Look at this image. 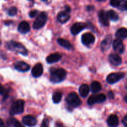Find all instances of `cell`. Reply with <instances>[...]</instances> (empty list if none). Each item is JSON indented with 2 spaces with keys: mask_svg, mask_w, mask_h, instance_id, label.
I'll list each match as a JSON object with an SVG mask.
<instances>
[{
  "mask_svg": "<svg viewBox=\"0 0 127 127\" xmlns=\"http://www.w3.org/2000/svg\"><path fill=\"white\" fill-rule=\"evenodd\" d=\"M66 71L62 68L53 69L51 71L50 80L53 83H59L63 81L66 78Z\"/></svg>",
  "mask_w": 127,
  "mask_h": 127,
  "instance_id": "6da1fadb",
  "label": "cell"
},
{
  "mask_svg": "<svg viewBox=\"0 0 127 127\" xmlns=\"http://www.w3.org/2000/svg\"><path fill=\"white\" fill-rule=\"evenodd\" d=\"M6 47L10 50L16 52V53H20L23 55H27L28 53L27 49L23 45L15 41H10V42H7Z\"/></svg>",
  "mask_w": 127,
  "mask_h": 127,
  "instance_id": "7a4b0ae2",
  "label": "cell"
},
{
  "mask_svg": "<svg viewBox=\"0 0 127 127\" xmlns=\"http://www.w3.org/2000/svg\"><path fill=\"white\" fill-rule=\"evenodd\" d=\"M24 110V101L22 100H18L14 102L11 105L9 110V114L11 115L22 114Z\"/></svg>",
  "mask_w": 127,
  "mask_h": 127,
  "instance_id": "3957f363",
  "label": "cell"
},
{
  "mask_svg": "<svg viewBox=\"0 0 127 127\" xmlns=\"http://www.w3.org/2000/svg\"><path fill=\"white\" fill-rule=\"evenodd\" d=\"M66 102L69 106L72 107H76L81 104L82 102L76 93H71L67 96Z\"/></svg>",
  "mask_w": 127,
  "mask_h": 127,
  "instance_id": "277c9868",
  "label": "cell"
},
{
  "mask_svg": "<svg viewBox=\"0 0 127 127\" xmlns=\"http://www.w3.org/2000/svg\"><path fill=\"white\" fill-rule=\"evenodd\" d=\"M47 21V14L46 12H42L40 14L35 20L33 24V27L35 29H39L45 26Z\"/></svg>",
  "mask_w": 127,
  "mask_h": 127,
  "instance_id": "5b68a950",
  "label": "cell"
},
{
  "mask_svg": "<svg viewBox=\"0 0 127 127\" xmlns=\"http://www.w3.org/2000/svg\"><path fill=\"white\" fill-rule=\"evenodd\" d=\"M125 76V74L122 72H118V73H110V74L107 77L106 81L109 84H115L117 83L118 81L122 79Z\"/></svg>",
  "mask_w": 127,
  "mask_h": 127,
  "instance_id": "8992f818",
  "label": "cell"
},
{
  "mask_svg": "<svg viewBox=\"0 0 127 127\" xmlns=\"http://www.w3.org/2000/svg\"><path fill=\"white\" fill-rule=\"evenodd\" d=\"M106 100V96L104 94H99L97 95H91L88 100V104L89 105H93L96 103H102Z\"/></svg>",
  "mask_w": 127,
  "mask_h": 127,
  "instance_id": "52a82bcc",
  "label": "cell"
},
{
  "mask_svg": "<svg viewBox=\"0 0 127 127\" xmlns=\"http://www.w3.org/2000/svg\"><path fill=\"white\" fill-rule=\"evenodd\" d=\"M87 27H88V25L86 24L82 23V22H76L71 26L70 31L73 35H77L82 31L85 29Z\"/></svg>",
  "mask_w": 127,
  "mask_h": 127,
  "instance_id": "ba28073f",
  "label": "cell"
},
{
  "mask_svg": "<svg viewBox=\"0 0 127 127\" xmlns=\"http://www.w3.org/2000/svg\"><path fill=\"white\" fill-rule=\"evenodd\" d=\"M82 43L86 46H89L95 41V37L91 33H85L81 37Z\"/></svg>",
  "mask_w": 127,
  "mask_h": 127,
  "instance_id": "9c48e42d",
  "label": "cell"
},
{
  "mask_svg": "<svg viewBox=\"0 0 127 127\" xmlns=\"http://www.w3.org/2000/svg\"><path fill=\"white\" fill-rule=\"evenodd\" d=\"M113 47H114V49L117 53H123L125 50V47H124V45L122 41L121 40V39H119V38H117L113 42Z\"/></svg>",
  "mask_w": 127,
  "mask_h": 127,
  "instance_id": "30bf717a",
  "label": "cell"
},
{
  "mask_svg": "<svg viewBox=\"0 0 127 127\" xmlns=\"http://www.w3.org/2000/svg\"><path fill=\"white\" fill-rule=\"evenodd\" d=\"M37 121L36 118L32 115H26V116L24 117L22 119V123L25 125H27L30 127H34L37 124Z\"/></svg>",
  "mask_w": 127,
  "mask_h": 127,
  "instance_id": "8fae6325",
  "label": "cell"
},
{
  "mask_svg": "<svg viewBox=\"0 0 127 127\" xmlns=\"http://www.w3.org/2000/svg\"><path fill=\"white\" fill-rule=\"evenodd\" d=\"M70 12L64 10L63 11H61L57 15V20L59 22L62 24H64L70 18Z\"/></svg>",
  "mask_w": 127,
  "mask_h": 127,
  "instance_id": "7c38bea8",
  "label": "cell"
},
{
  "mask_svg": "<svg viewBox=\"0 0 127 127\" xmlns=\"http://www.w3.org/2000/svg\"><path fill=\"white\" fill-rule=\"evenodd\" d=\"M43 71V66L40 63H37L32 69V74L34 78H38L42 74Z\"/></svg>",
  "mask_w": 127,
  "mask_h": 127,
  "instance_id": "4fadbf2b",
  "label": "cell"
},
{
  "mask_svg": "<svg viewBox=\"0 0 127 127\" xmlns=\"http://www.w3.org/2000/svg\"><path fill=\"white\" fill-rule=\"evenodd\" d=\"M15 69L21 72H26L29 70L30 65L24 62H18L14 64Z\"/></svg>",
  "mask_w": 127,
  "mask_h": 127,
  "instance_id": "5bb4252c",
  "label": "cell"
},
{
  "mask_svg": "<svg viewBox=\"0 0 127 127\" xmlns=\"http://www.w3.org/2000/svg\"><path fill=\"white\" fill-rule=\"evenodd\" d=\"M109 62L114 66H119L122 62V58L117 54H110L109 57Z\"/></svg>",
  "mask_w": 127,
  "mask_h": 127,
  "instance_id": "9a60e30c",
  "label": "cell"
},
{
  "mask_svg": "<svg viewBox=\"0 0 127 127\" xmlns=\"http://www.w3.org/2000/svg\"><path fill=\"white\" fill-rule=\"evenodd\" d=\"M99 18L100 23L104 26H108L109 25V19L108 17L107 12L104 10H101L99 12Z\"/></svg>",
  "mask_w": 127,
  "mask_h": 127,
  "instance_id": "2e32d148",
  "label": "cell"
},
{
  "mask_svg": "<svg viewBox=\"0 0 127 127\" xmlns=\"http://www.w3.org/2000/svg\"><path fill=\"white\" fill-rule=\"evenodd\" d=\"M62 58V55L58 53H52V54L50 55L47 57L46 61L48 63L50 64H52V63H56V62L60 61Z\"/></svg>",
  "mask_w": 127,
  "mask_h": 127,
  "instance_id": "e0dca14e",
  "label": "cell"
},
{
  "mask_svg": "<svg viewBox=\"0 0 127 127\" xmlns=\"http://www.w3.org/2000/svg\"><path fill=\"white\" fill-rule=\"evenodd\" d=\"M107 124L110 127H117L119 124V119L116 115H110L107 119Z\"/></svg>",
  "mask_w": 127,
  "mask_h": 127,
  "instance_id": "ac0fdd59",
  "label": "cell"
},
{
  "mask_svg": "<svg viewBox=\"0 0 127 127\" xmlns=\"http://www.w3.org/2000/svg\"><path fill=\"white\" fill-rule=\"evenodd\" d=\"M112 37L111 35L107 36L105 39L101 43V49L103 52L109 49L112 43Z\"/></svg>",
  "mask_w": 127,
  "mask_h": 127,
  "instance_id": "d6986e66",
  "label": "cell"
},
{
  "mask_svg": "<svg viewBox=\"0 0 127 127\" xmlns=\"http://www.w3.org/2000/svg\"><path fill=\"white\" fill-rule=\"evenodd\" d=\"M18 31L21 33H26L30 31L29 24L26 21H22L18 26Z\"/></svg>",
  "mask_w": 127,
  "mask_h": 127,
  "instance_id": "ffe728a7",
  "label": "cell"
},
{
  "mask_svg": "<svg viewBox=\"0 0 127 127\" xmlns=\"http://www.w3.org/2000/svg\"><path fill=\"white\" fill-rule=\"evenodd\" d=\"M57 42H58V44H59L60 45L64 47V48H65L66 49L71 50L72 49V48H73V46H72V45L71 44L70 42H69V41L66 40L64 39V38H58V39L57 40Z\"/></svg>",
  "mask_w": 127,
  "mask_h": 127,
  "instance_id": "44dd1931",
  "label": "cell"
},
{
  "mask_svg": "<svg viewBox=\"0 0 127 127\" xmlns=\"http://www.w3.org/2000/svg\"><path fill=\"white\" fill-rule=\"evenodd\" d=\"M116 37L119 39H125L127 38V29L126 28H120L117 31Z\"/></svg>",
  "mask_w": 127,
  "mask_h": 127,
  "instance_id": "7402d4cb",
  "label": "cell"
},
{
  "mask_svg": "<svg viewBox=\"0 0 127 127\" xmlns=\"http://www.w3.org/2000/svg\"><path fill=\"white\" fill-rule=\"evenodd\" d=\"M79 92L80 95L83 97H86L89 93V88L87 84H84L81 85L79 88Z\"/></svg>",
  "mask_w": 127,
  "mask_h": 127,
  "instance_id": "603a6c76",
  "label": "cell"
},
{
  "mask_svg": "<svg viewBox=\"0 0 127 127\" xmlns=\"http://www.w3.org/2000/svg\"><path fill=\"white\" fill-rule=\"evenodd\" d=\"M91 89L93 93H97L100 91L102 89L101 84L97 81H93L91 83Z\"/></svg>",
  "mask_w": 127,
  "mask_h": 127,
  "instance_id": "cb8c5ba5",
  "label": "cell"
},
{
  "mask_svg": "<svg viewBox=\"0 0 127 127\" xmlns=\"http://www.w3.org/2000/svg\"><path fill=\"white\" fill-rule=\"evenodd\" d=\"M107 14L109 19L112 20L113 21H117L119 19V15L117 14V12L115 11H113V10H109V11H108L107 12Z\"/></svg>",
  "mask_w": 127,
  "mask_h": 127,
  "instance_id": "d4e9b609",
  "label": "cell"
},
{
  "mask_svg": "<svg viewBox=\"0 0 127 127\" xmlns=\"http://www.w3.org/2000/svg\"><path fill=\"white\" fill-rule=\"evenodd\" d=\"M62 98V94L60 92H56L53 94L52 100L55 104H58L61 101Z\"/></svg>",
  "mask_w": 127,
  "mask_h": 127,
  "instance_id": "484cf974",
  "label": "cell"
},
{
  "mask_svg": "<svg viewBox=\"0 0 127 127\" xmlns=\"http://www.w3.org/2000/svg\"><path fill=\"white\" fill-rule=\"evenodd\" d=\"M7 123L9 124H12L14 127H25L24 125H22L19 122H18L16 119H13V118L9 119L8 121H7Z\"/></svg>",
  "mask_w": 127,
  "mask_h": 127,
  "instance_id": "4316f807",
  "label": "cell"
},
{
  "mask_svg": "<svg viewBox=\"0 0 127 127\" xmlns=\"http://www.w3.org/2000/svg\"><path fill=\"white\" fill-rule=\"evenodd\" d=\"M118 8L121 11H127V0H121Z\"/></svg>",
  "mask_w": 127,
  "mask_h": 127,
  "instance_id": "83f0119b",
  "label": "cell"
},
{
  "mask_svg": "<svg viewBox=\"0 0 127 127\" xmlns=\"http://www.w3.org/2000/svg\"><path fill=\"white\" fill-rule=\"evenodd\" d=\"M17 9L16 7H11L9 9L7 13H8V14L10 16H14L17 14Z\"/></svg>",
  "mask_w": 127,
  "mask_h": 127,
  "instance_id": "f1b7e54d",
  "label": "cell"
},
{
  "mask_svg": "<svg viewBox=\"0 0 127 127\" xmlns=\"http://www.w3.org/2000/svg\"><path fill=\"white\" fill-rule=\"evenodd\" d=\"M110 4L114 7H118L120 4V0H110Z\"/></svg>",
  "mask_w": 127,
  "mask_h": 127,
  "instance_id": "f546056e",
  "label": "cell"
},
{
  "mask_svg": "<svg viewBox=\"0 0 127 127\" xmlns=\"http://www.w3.org/2000/svg\"><path fill=\"white\" fill-rule=\"evenodd\" d=\"M0 94H2L3 95H6V94H8V93H7L6 89H4V88L1 84H0Z\"/></svg>",
  "mask_w": 127,
  "mask_h": 127,
  "instance_id": "4dcf8cb0",
  "label": "cell"
},
{
  "mask_svg": "<svg viewBox=\"0 0 127 127\" xmlns=\"http://www.w3.org/2000/svg\"><path fill=\"white\" fill-rule=\"evenodd\" d=\"M37 14H38V11L37 10H33L29 12V16L31 17H34L37 16Z\"/></svg>",
  "mask_w": 127,
  "mask_h": 127,
  "instance_id": "1f68e13d",
  "label": "cell"
},
{
  "mask_svg": "<svg viewBox=\"0 0 127 127\" xmlns=\"http://www.w3.org/2000/svg\"><path fill=\"white\" fill-rule=\"evenodd\" d=\"M40 127H48V120L47 119H44L41 124Z\"/></svg>",
  "mask_w": 127,
  "mask_h": 127,
  "instance_id": "d6a6232c",
  "label": "cell"
},
{
  "mask_svg": "<svg viewBox=\"0 0 127 127\" xmlns=\"http://www.w3.org/2000/svg\"><path fill=\"white\" fill-rule=\"evenodd\" d=\"M122 123L124 124L125 127H127V115H125L124 119H123Z\"/></svg>",
  "mask_w": 127,
  "mask_h": 127,
  "instance_id": "836d02e7",
  "label": "cell"
},
{
  "mask_svg": "<svg viewBox=\"0 0 127 127\" xmlns=\"http://www.w3.org/2000/svg\"><path fill=\"white\" fill-rule=\"evenodd\" d=\"M108 95H109V97L110 98V99H112L114 98V93H113V92L109 91V93H108Z\"/></svg>",
  "mask_w": 127,
  "mask_h": 127,
  "instance_id": "e575fe53",
  "label": "cell"
},
{
  "mask_svg": "<svg viewBox=\"0 0 127 127\" xmlns=\"http://www.w3.org/2000/svg\"><path fill=\"white\" fill-rule=\"evenodd\" d=\"M0 127H5L4 123L3 120L1 119H0Z\"/></svg>",
  "mask_w": 127,
  "mask_h": 127,
  "instance_id": "d590c367",
  "label": "cell"
},
{
  "mask_svg": "<svg viewBox=\"0 0 127 127\" xmlns=\"http://www.w3.org/2000/svg\"><path fill=\"white\" fill-rule=\"evenodd\" d=\"M87 9H88V11H92V10L94 9V6H88V7H87Z\"/></svg>",
  "mask_w": 127,
  "mask_h": 127,
  "instance_id": "8d00e7d4",
  "label": "cell"
},
{
  "mask_svg": "<svg viewBox=\"0 0 127 127\" xmlns=\"http://www.w3.org/2000/svg\"><path fill=\"white\" fill-rule=\"evenodd\" d=\"M11 22H11V21H6V22H4V24L6 25H9V24H10L9 23H11Z\"/></svg>",
  "mask_w": 127,
  "mask_h": 127,
  "instance_id": "74e56055",
  "label": "cell"
},
{
  "mask_svg": "<svg viewBox=\"0 0 127 127\" xmlns=\"http://www.w3.org/2000/svg\"><path fill=\"white\" fill-rule=\"evenodd\" d=\"M124 100H125V102L127 103V95H125V98H124Z\"/></svg>",
  "mask_w": 127,
  "mask_h": 127,
  "instance_id": "f35d334b",
  "label": "cell"
},
{
  "mask_svg": "<svg viewBox=\"0 0 127 127\" xmlns=\"http://www.w3.org/2000/svg\"><path fill=\"white\" fill-rule=\"evenodd\" d=\"M96 1H105V0H96Z\"/></svg>",
  "mask_w": 127,
  "mask_h": 127,
  "instance_id": "ab89813d",
  "label": "cell"
},
{
  "mask_svg": "<svg viewBox=\"0 0 127 127\" xmlns=\"http://www.w3.org/2000/svg\"><path fill=\"white\" fill-rule=\"evenodd\" d=\"M42 1H47V0H42Z\"/></svg>",
  "mask_w": 127,
  "mask_h": 127,
  "instance_id": "60d3db41",
  "label": "cell"
},
{
  "mask_svg": "<svg viewBox=\"0 0 127 127\" xmlns=\"http://www.w3.org/2000/svg\"><path fill=\"white\" fill-rule=\"evenodd\" d=\"M0 45H1V41H0Z\"/></svg>",
  "mask_w": 127,
  "mask_h": 127,
  "instance_id": "b9f144b4",
  "label": "cell"
},
{
  "mask_svg": "<svg viewBox=\"0 0 127 127\" xmlns=\"http://www.w3.org/2000/svg\"><path fill=\"white\" fill-rule=\"evenodd\" d=\"M30 1H32V0H30Z\"/></svg>",
  "mask_w": 127,
  "mask_h": 127,
  "instance_id": "7bdbcfd3",
  "label": "cell"
}]
</instances>
